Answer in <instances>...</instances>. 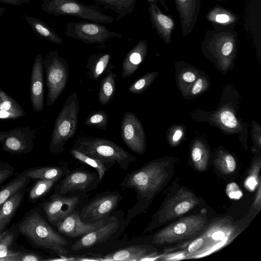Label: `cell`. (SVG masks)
Returning a JSON list of instances; mask_svg holds the SVG:
<instances>
[{"label": "cell", "mask_w": 261, "mask_h": 261, "mask_svg": "<svg viewBox=\"0 0 261 261\" xmlns=\"http://www.w3.org/2000/svg\"><path fill=\"white\" fill-rule=\"evenodd\" d=\"M233 45L230 42H226L222 48V53L224 56L229 55L232 49Z\"/></svg>", "instance_id": "7bdbcfd3"}, {"label": "cell", "mask_w": 261, "mask_h": 261, "mask_svg": "<svg viewBox=\"0 0 261 261\" xmlns=\"http://www.w3.org/2000/svg\"><path fill=\"white\" fill-rule=\"evenodd\" d=\"M47 87L46 105L52 106L66 88L69 76L68 65L57 50H50L43 60Z\"/></svg>", "instance_id": "8992f818"}, {"label": "cell", "mask_w": 261, "mask_h": 261, "mask_svg": "<svg viewBox=\"0 0 261 261\" xmlns=\"http://www.w3.org/2000/svg\"><path fill=\"white\" fill-rule=\"evenodd\" d=\"M118 226V222L115 218H109L100 228L83 236L73 243L71 249L78 251L91 247L107 241L116 232Z\"/></svg>", "instance_id": "2e32d148"}, {"label": "cell", "mask_w": 261, "mask_h": 261, "mask_svg": "<svg viewBox=\"0 0 261 261\" xmlns=\"http://www.w3.org/2000/svg\"><path fill=\"white\" fill-rule=\"evenodd\" d=\"M109 122V116L103 110H98L91 112L86 118L84 124L88 126H93L98 129H107Z\"/></svg>", "instance_id": "f546056e"}, {"label": "cell", "mask_w": 261, "mask_h": 261, "mask_svg": "<svg viewBox=\"0 0 261 261\" xmlns=\"http://www.w3.org/2000/svg\"><path fill=\"white\" fill-rule=\"evenodd\" d=\"M216 19L219 22L224 23L228 21L229 17L225 14H218L216 16Z\"/></svg>", "instance_id": "bcb514c9"}, {"label": "cell", "mask_w": 261, "mask_h": 261, "mask_svg": "<svg viewBox=\"0 0 261 261\" xmlns=\"http://www.w3.org/2000/svg\"><path fill=\"white\" fill-rule=\"evenodd\" d=\"M145 44L140 41L126 54L122 65L121 75L123 79L129 77L137 71L143 61Z\"/></svg>", "instance_id": "44dd1931"}, {"label": "cell", "mask_w": 261, "mask_h": 261, "mask_svg": "<svg viewBox=\"0 0 261 261\" xmlns=\"http://www.w3.org/2000/svg\"><path fill=\"white\" fill-rule=\"evenodd\" d=\"M43 58L38 54L32 67L30 96L33 109L36 112L42 111L44 107Z\"/></svg>", "instance_id": "e0dca14e"}, {"label": "cell", "mask_w": 261, "mask_h": 261, "mask_svg": "<svg viewBox=\"0 0 261 261\" xmlns=\"http://www.w3.org/2000/svg\"><path fill=\"white\" fill-rule=\"evenodd\" d=\"M116 76L113 72L110 71L101 80L98 96L99 104L106 105L113 99L116 91Z\"/></svg>", "instance_id": "484cf974"}, {"label": "cell", "mask_w": 261, "mask_h": 261, "mask_svg": "<svg viewBox=\"0 0 261 261\" xmlns=\"http://www.w3.org/2000/svg\"><path fill=\"white\" fill-rule=\"evenodd\" d=\"M179 1H181V2H185L186 0H179Z\"/></svg>", "instance_id": "681fc988"}, {"label": "cell", "mask_w": 261, "mask_h": 261, "mask_svg": "<svg viewBox=\"0 0 261 261\" xmlns=\"http://www.w3.org/2000/svg\"><path fill=\"white\" fill-rule=\"evenodd\" d=\"M79 112V100L74 91L66 99L56 120L49 146L50 152L59 153L65 150L66 142L76 134Z\"/></svg>", "instance_id": "277c9868"}, {"label": "cell", "mask_w": 261, "mask_h": 261, "mask_svg": "<svg viewBox=\"0 0 261 261\" xmlns=\"http://www.w3.org/2000/svg\"><path fill=\"white\" fill-rule=\"evenodd\" d=\"M202 87V80L201 79H198L193 87V89L192 90V93L193 94L198 93L201 90Z\"/></svg>", "instance_id": "ee69618b"}, {"label": "cell", "mask_w": 261, "mask_h": 261, "mask_svg": "<svg viewBox=\"0 0 261 261\" xmlns=\"http://www.w3.org/2000/svg\"><path fill=\"white\" fill-rule=\"evenodd\" d=\"M6 11V9L5 8L0 7V17H2Z\"/></svg>", "instance_id": "c3c4849f"}, {"label": "cell", "mask_w": 261, "mask_h": 261, "mask_svg": "<svg viewBox=\"0 0 261 261\" xmlns=\"http://www.w3.org/2000/svg\"><path fill=\"white\" fill-rule=\"evenodd\" d=\"M31 0H0V2L11 6H18L23 4H30Z\"/></svg>", "instance_id": "b9f144b4"}, {"label": "cell", "mask_w": 261, "mask_h": 261, "mask_svg": "<svg viewBox=\"0 0 261 261\" xmlns=\"http://www.w3.org/2000/svg\"><path fill=\"white\" fill-rule=\"evenodd\" d=\"M192 159L195 167L200 171H203L207 167V159L202 149L199 147L193 148L192 151Z\"/></svg>", "instance_id": "d6a6232c"}, {"label": "cell", "mask_w": 261, "mask_h": 261, "mask_svg": "<svg viewBox=\"0 0 261 261\" xmlns=\"http://www.w3.org/2000/svg\"><path fill=\"white\" fill-rule=\"evenodd\" d=\"M236 228L233 224L228 220H221L216 222L201 236L204 239L203 243L198 252L200 254L206 253L213 249H217L220 245H224L228 243L236 234Z\"/></svg>", "instance_id": "4fadbf2b"}, {"label": "cell", "mask_w": 261, "mask_h": 261, "mask_svg": "<svg viewBox=\"0 0 261 261\" xmlns=\"http://www.w3.org/2000/svg\"><path fill=\"white\" fill-rule=\"evenodd\" d=\"M14 238L12 232L5 231L0 241V261H15L18 251L11 250Z\"/></svg>", "instance_id": "f1b7e54d"}, {"label": "cell", "mask_w": 261, "mask_h": 261, "mask_svg": "<svg viewBox=\"0 0 261 261\" xmlns=\"http://www.w3.org/2000/svg\"><path fill=\"white\" fill-rule=\"evenodd\" d=\"M120 134L125 145L134 152L140 155L145 150V137L142 124L135 115L126 112L121 120Z\"/></svg>", "instance_id": "7c38bea8"}, {"label": "cell", "mask_w": 261, "mask_h": 261, "mask_svg": "<svg viewBox=\"0 0 261 261\" xmlns=\"http://www.w3.org/2000/svg\"><path fill=\"white\" fill-rule=\"evenodd\" d=\"M64 34L85 43L103 44L113 38H121V34L113 32L103 24L89 21H80L66 24Z\"/></svg>", "instance_id": "ba28073f"}, {"label": "cell", "mask_w": 261, "mask_h": 261, "mask_svg": "<svg viewBox=\"0 0 261 261\" xmlns=\"http://www.w3.org/2000/svg\"><path fill=\"white\" fill-rule=\"evenodd\" d=\"M203 243V239L201 236L193 240L189 245L187 251L189 254L196 252L201 247Z\"/></svg>", "instance_id": "ab89813d"}, {"label": "cell", "mask_w": 261, "mask_h": 261, "mask_svg": "<svg viewBox=\"0 0 261 261\" xmlns=\"http://www.w3.org/2000/svg\"><path fill=\"white\" fill-rule=\"evenodd\" d=\"M35 137V129L31 130L28 126L0 132V142L3 149L11 154H21L31 151Z\"/></svg>", "instance_id": "8fae6325"}, {"label": "cell", "mask_w": 261, "mask_h": 261, "mask_svg": "<svg viewBox=\"0 0 261 261\" xmlns=\"http://www.w3.org/2000/svg\"><path fill=\"white\" fill-rule=\"evenodd\" d=\"M114 67L109 53L95 54L90 56L86 68L87 74L91 80L96 81L103 74H107Z\"/></svg>", "instance_id": "ffe728a7"}, {"label": "cell", "mask_w": 261, "mask_h": 261, "mask_svg": "<svg viewBox=\"0 0 261 261\" xmlns=\"http://www.w3.org/2000/svg\"><path fill=\"white\" fill-rule=\"evenodd\" d=\"M182 78L186 82L192 83L195 81V76L192 72H186L183 74Z\"/></svg>", "instance_id": "f6af8a7d"}, {"label": "cell", "mask_w": 261, "mask_h": 261, "mask_svg": "<svg viewBox=\"0 0 261 261\" xmlns=\"http://www.w3.org/2000/svg\"><path fill=\"white\" fill-rule=\"evenodd\" d=\"M43 260L44 258L40 255L30 251H18L15 259V261H40Z\"/></svg>", "instance_id": "8d00e7d4"}, {"label": "cell", "mask_w": 261, "mask_h": 261, "mask_svg": "<svg viewBox=\"0 0 261 261\" xmlns=\"http://www.w3.org/2000/svg\"><path fill=\"white\" fill-rule=\"evenodd\" d=\"M156 19L159 24L164 28L170 29L172 27L173 22L167 16L160 14L156 16Z\"/></svg>", "instance_id": "60d3db41"}, {"label": "cell", "mask_w": 261, "mask_h": 261, "mask_svg": "<svg viewBox=\"0 0 261 261\" xmlns=\"http://www.w3.org/2000/svg\"><path fill=\"white\" fill-rule=\"evenodd\" d=\"M22 17L31 28L34 34L40 38L60 45L63 40L47 23L35 16L23 14Z\"/></svg>", "instance_id": "7402d4cb"}, {"label": "cell", "mask_w": 261, "mask_h": 261, "mask_svg": "<svg viewBox=\"0 0 261 261\" xmlns=\"http://www.w3.org/2000/svg\"><path fill=\"white\" fill-rule=\"evenodd\" d=\"M19 230L37 247L51 250L61 256H65L69 252L66 239L36 212H30L23 217L19 225Z\"/></svg>", "instance_id": "7a4b0ae2"}, {"label": "cell", "mask_w": 261, "mask_h": 261, "mask_svg": "<svg viewBox=\"0 0 261 261\" xmlns=\"http://www.w3.org/2000/svg\"><path fill=\"white\" fill-rule=\"evenodd\" d=\"M69 152L75 159L94 168L98 173L99 179H102L107 169L100 161L73 147L69 149Z\"/></svg>", "instance_id": "83f0119b"}, {"label": "cell", "mask_w": 261, "mask_h": 261, "mask_svg": "<svg viewBox=\"0 0 261 261\" xmlns=\"http://www.w3.org/2000/svg\"><path fill=\"white\" fill-rule=\"evenodd\" d=\"M167 176L165 165L152 162L132 171L123 178L120 186L134 189L137 199V202L128 210L126 225L145 212L149 202L162 188Z\"/></svg>", "instance_id": "6da1fadb"}, {"label": "cell", "mask_w": 261, "mask_h": 261, "mask_svg": "<svg viewBox=\"0 0 261 261\" xmlns=\"http://www.w3.org/2000/svg\"><path fill=\"white\" fill-rule=\"evenodd\" d=\"M198 204V199L192 192L181 189L172 197L157 214L155 219L147 228L150 229L156 224L182 216Z\"/></svg>", "instance_id": "9c48e42d"}, {"label": "cell", "mask_w": 261, "mask_h": 261, "mask_svg": "<svg viewBox=\"0 0 261 261\" xmlns=\"http://www.w3.org/2000/svg\"><path fill=\"white\" fill-rule=\"evenodd\" d=\"M182 134V132L180 129L176 130L173 136V141L174 142H176L179 140L180 139Z\"/></svg>", "instance_id": "7dc6e473"}, {"label": "cell", "mask_w": 261, "mask_h": 261, "mask_svg": "<svg viewBox=\"0 0 261 261\" xmlns=\"http://www.w3.org/2000/svg\"><path fill=\"white\" fill-rule=\"evenodd\" d=\"M56 182L53 180L39 179L30 192V199L34 201L42 197L49 191Z\"/></svg>", "instance_id": "4dcf8cb0"}, {"label": "cell", "mask_w": 261, "mask_h": 261, "mask_svg": "<svg viewBox=\"0 0 261 261\" xmlns=\"http://www.w3.org/2000/svg\"><path fill=\"white\" fill-rule=\"evenodd\" d=\"M109 218L95 223H86L80 217L77 212H73L61 221L56 227L60 233L71 238L85 235L102 227Z\"/></svg>", "instance_id": "9a60e30c"}, {"label": "cell", "mask_w": 261, "mask_h": 261, "mask_svg": "<svg viewBox=\"0 0 261 261\" xmlns=\"http://www.w3.org/2000/svg\"><path fill=\"white\" fill-rule=\"evenodd\" d=\"M206 222V219L200 215L182 218L156 233L152 243L167 245L193 238L205 228Z\"/></svg>", "instance_id": "52a82bcc"}, {"label": "cell", "mask_w": 261, "mask_h": 261, "mask_svg": "<svg viewBox=\"0 0 261 261\" xmlns=\"http://www.w3.org/2000/svg\"><path fill=\"white\" fill-rule=\"evenodd\" d=\"M80 202L78 197H65L56 194L43 205V210L48 220L56 226L74 212Z\"/></svg>", "instance_id": "5bb4252c"}, {"label": "cell", "mask_w": 261, "mask_h": 261, "mask_svg": "<svg viewBox=\"0 0 261 261\" xmlns=\"http://www.w3.org/2000/svg\"><path fill=\"white\" fill-rule=\"evenodd\" d=\"M1 102V96H0V103Z\"/></svg>", "instance_id": "f907efd6"}, {"label": "cell", "mask_w": 261, "mask_h": 261, "mask_svg": "<svg viewBox=\"0 0 261 261\" xmlns=\"http://www.w3.org/2000/svg\"><path fill=\"white\" fill-rule=\"evenodd\" d=\"M26 187L14 194L0 208V234L3 232L20 206Z\"/></svg>", "instance_id": "603a6c76"}, {"label": "cell", "mask_w": 261, "mask_h": 261, "mask_svg": "<svg viewBox=\"0 0 261 261\" xmlns=\"http://www.w3.org/2000/svg\"><path fill=\"white\" fill-rule=\"evenodd\" d=\"M110 9L117 14L116 19L120 20L132 13L137 0H93Z\"/></svg>", "instance_id": "d4e9b609"}, {"label": "cell", "mask_w": 261, "mask_h": 261, "mask_svg": "<svg viewBox=\"0 0 261 261\" xmlns=\"http://www.w3.org/2000/svg\"><path fill=\"white\" fill-rule=\"evenodd\" d=\"M222 123L225 126L234 128L237 126V121L233 114L229 111L223 112L220 115Z\"/></svg>", "instance_id": "74e56055"}, {"label": "cell", "mask_w": 261, "mask_h": 261, "mask_svg": "<svg viewBox=\"0 0 261 261\" xmlns=\"http://www.w3.org/2000/svg\"><path fill=\"white\" fill-rule=\"evenodd\" d=\"M73 148L100 161L107 167L117 164L126 170L136 158L114 142L104 138L80 137L75 140Z\"/></svg>", "instance_id": "3957f363"}, {"label": "cell", "mask_w": 261, "mask_h": 261, "mask_svg": "<svg viewBox=\"0 0 261 261\" xmlns=\"http://www.w3.org/2000/svg\"><path fill=\"white\" fill-rule=\"evenodd\" d=\"M1 102L0 110L16 112H24L19 104L5 92L0 90Z\"/></svg>", "instance_id": "836d02e7"}, {"label": "cell", "mask_w": 261, "mask_h": 261, "mask_svg": "<svg viewBox=\"0 0 261 261\" xmlns=\"http://www.w3.org/2000/svg\"><path fill=\"white\" fill-rule=\"evenodd\" d=\"M95 181V176L93 173L85 170H74L64 178L59 193L64 194L72 191H87Z\"/></svg>", "instance_id": "ac0fdd59"}, {"label": "cell", "mask_w": 261, "mask_h": 261, "mask_svg": "<svg viewBox=\"0 0 261 261\" xmlns=\"http://www.w3.org/2000/svg\"><path fill=\"white\" fill-rule=\"evenodd\" d=\"M14 171L13 167L9 164L0 161V185L9 178Z\"/></svg>", "instance_id": "d590c367"}, {"label": "cell", "mask_w": 261, "mask_h": 261, "mask_svg": "<svg viewBox=\"0 0 261 261\" xmlns=\"http://www.w3.org/2000/svg\"><path fill=\"white\" fill-rule=\"evenodd\" d=\"M151 80V77L148 75L145 76L137 79L128 87V91L134 94H140L142 93L145 88H147L148 82Z\"/></svg>", "instance_id": "e575fe53"}, {"label": "cell", "mask_w": 261, "mask_h": 261, "mask_svg": "<svg viewBox=\"0 0 261 261\" xmlns=\"http://www.w3.org/2000/svg\"><path fill=\"white\" fill-rule=\"evenodd\" d=\"M41 9L55 16H74L103 24L114 21L112 16L103 13L97 7L85 5L77 0H43Z\"/></svg>", "instance_id": "5b68a950"}, {"label": "cell", "mask_w": 261, "mask_h": 261, "mask_svg": "<svg viewBox=\"0 0 261 261\" xmlns=\"http://www.w3.org/2000/svg\"><path fill=\"white\" fill-rule=\"evenodd\" d=\"M121 199L118 192L107 193L97 196L83 207L80 217L86 223H95L106 219Z\"/></svg>", "instance_id": "30bf717a"}, {"label": "cell", "mask_w": 261, "mask_h": 261, "mask_svg": "<svg viewBox=\"0 0 261 261\" xmlns=\"http://www.w3.org/2000/svg\"><path fill=\"white\" fill-rule=\"evenodd\" d=\"M24 115V112H16L0 110L1 119L16 118L23 116Z\"/></svg>", "instance_id": "f35d334b"}, {"label": "cell", "mask_w": 261, "mask_h": 261, "mask_svg": "<svg viewBox=\"0 0 261 261\" xmlns=\"http://www.w3.org/2000/svg\"><path fill=\"white\" fill-rule=\"evenodd\" d=\"M30 180L22 173L3 188L0 191V208L14 194L27 187Z\"/></svg>", "instance_id": "4316f807"}, {"label": "cell", "mask_w": 261, "mask_h": 261, "mask_svg": "<svg viewBox=\"0 0 261 261\" xmlns=\"http://www.w3.org/2000/svg\"><path fill=\"white\" fill-rule=\"evenodd\" d=\"M152 250V248L149 246H130L107 254L103 256V259L117 261L142 260L153 254Z\"/></svg>", "instance_id": "d6986e66"}, {"label": "cell", "mask_w": 261, "mask_h": 261, "mask_svg": "<svg viewBox=\"0 0 261 261\" xmlns=\"http://www.w3.org/2000/svg\"><path fill=\"white\" fill-rule=\"evenodd\" d=\"M216 164L219 170L225 174L232 173L236 168V162L230 154L225 155L222 159L218 160Z\"/></svg>", "instance_id": "1f68e13d"}, {"label": "cell", "mask_w": 261, "mask_h": 261, "mask_svg": "<svg viewBox=\"0 0 261 261\" xmlns=\"http://www.w3.org/2000/svg\"><path fill=\"white\" fill-rule=\"evenodd\" d=\"M68 172V168L61 166H45L32 168L22 173L30 179H48L57 181Z\"/></svg>", "instance_id": "cb8c5ba5"}]
</instances>
